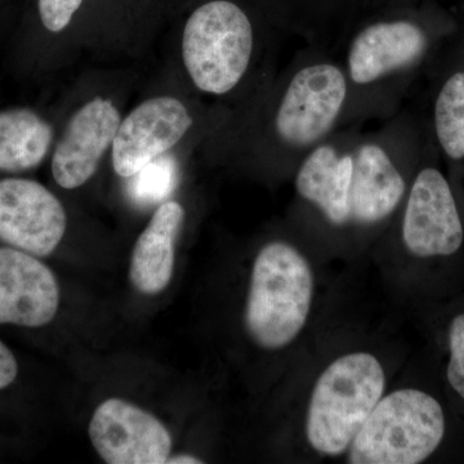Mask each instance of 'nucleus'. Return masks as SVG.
<instances>
[{"label": "nucleus", "mask_w": 464, "mask_h": 464, "mask_svg": "<svg viewBox=\"0 0 464 464\" xmlns=\"http://www.w3.org/2000/svg\"><path fill=\"white\" fill-rule=\"evenodd\" d=\"M346 76L331 52L307 45L255 96L230 133L268 176L290 177L308 152L344 127Z\"/></svg>", "instance_id": "1"}, {"label": "nucleus", "mask_w": 464, "mask_h": 464, "mask_svg": "<svg viewBox=\"0 0 464 464\" xmlns=\"http://www.w3.org/2000/svg\"><path fill=\"white\" fill-rule=\"evenodd\" d=\"M456 18L432 7L383 0L348 29L334 56L348 87L344 127L386 121L415 79L456 35Z\"/></svg>", "instance_id": "2"}, {"label": "nucleus", "mask_w": 464, "mask_h": 464, "mask_svg": "<svg viewBox=\"0 0 464 464\" xmlns=\"http://www.w3.org/2000/svg\"><path fill=\"white\" fill-rule=\"evenodd\" d=\"M271 42L266 41L249 12L234 0H207L194 9L182 32L183 67L195 90L208 96L227 99L257 82L265 87L275 78Z\"/></svg>", "instance_id": "3"}, {"label": "nucleus", "mask_w": 464, "mask_h": 464, "mask_svg": "<svg viewBox=\"0 0 464 464\" xmlns=\"http://www.w3.org/2000/svg\"><path fill=\"white\" fill-rule=\"evenodd\" d=\"M429 140L426 121L402 109L377 130L360 132L351 181L353 227L371 230L398 216Z\"/></svg>", "instance_id": "4"}, {"label": "nucleus", "mask_w": 464, "mask_h": 464, "mask_svg": "<svg viewBox=\"0 0 464 464\" xmlns=\"http://www.w3.org/2000/svg\"><path fill=\"white\" fill-rule=\"evenodd\" d=\"M315 276L306 256L288 240L266 243L253 262L244 324L265 351L289 347L313 308Z\"/></svg>", "instance_id": "5"}, {"label": "nucleus", "mask_w": 464, "mask_h": 464, "mask_svg": "<svg viewBox=\"0 0 464 464\" xmlns=\"http://www.w3.org/2000/svg\"><path fill=\"white\" fill-rule=\"evenodd\" d=\"M384 390L386 372L373 353L337 357L317 378L308 401L304 433L311 449L323 457L347 453Z\"/></svg>", "instance_id": "6"}, {"label": "nucleus", "mask_w": 464, "mask_h": 464, "mask_svg": "<svg viewBox=\"0 0 464 464\" xmlns=\"http://www.w3.org/2000/svg\"><path fill=\"white\" fill-rule=\"evenodd\" d=\"M449 411L439 395L405 387L383 395L347 450L353 464H418L431 459L449 436Z\"/></svg>", "instance_id": "7"}, {"label": "nucleus", "mask_w": 464, "mask_h": 464, "mask_svg": "<svg viewBox=\"0 0 464 464\" xmlns=\"http://www.w3.org/2000/svg\"><path fill=\"white\" fill-rule=\"evenodd\" d=\"M438 154L430 134L398 213L400 239L420 265L456 267L463 255L464 222L453 186L436 161Z\"/></svg>", "instance_id": "8"}, {"label": "nucleus", "mask_w": 464, "mask_h": 464, "mask_svg": "<svg viewBox=\"0 0 464 464\" xmlns=\"http://www.w3.org/2000/svg\"><path fill=\"white\" fill-rule=\"evenodd\" d=\"M362 125H347L308 152L293 174L295 197L329 227L344 230L351 221L353 151Z\"/></svg>", "instance_id": "9"}, {"label": "nucleus", "mask_w": 464, "mask_h": 464, "mask_svg": "<svg viewBox=\"0 0 464 464\" xmlns=\"http://www.w3.org/2000/svg\"><path fill=\"white\" fill-rule=\"evenodd\" d=\"M197 118L183 101L160 96L146 100L119 125L112 142V167L121 179H132L188 136Z\"/></svg>", "instance_id": "10"}, {"label": "nucleus", "mask_w": 464, "mask_h": 464, "mask_svg": "<svg viewBox=\"0 0 464 464\" xmlns=\"http://www.w3.org/2000/svg\"><path fill=\"white\" fill-rule=\"evenodd\" d=\"M66 227L65 208L42 183L0 181V241L35 257H47L60 246Z\"/></svg>", "instance_id": "11"}, {"label": "nucleus", "mask_w": 464, "mask_h": 464, "mask_svg": "<svg viewBox=\"0 0 464 464\" xmlns=\"http://www.w3.org/2000/svg\"><path fill=\"white\" fill-rule=\"evenodd\" d=\"M90 439L109 464H163L172 451V436L155 415L125 400L99 405L90 423Z\"/></svg>", "instance_id": "12"}, {"label": "nucleus", "mask_w": 464, "mask_h": 464, "mask_svg": "<svg viewBox=\"0 0 464 464\" xmlns=\"http://www.w3.org/2000/svg\"><path fill=\"white\" fill-rule=\"evenodd\" d=\"M121 123V111L102 97L88 101L72 116L52 157V174L60 188L74 190L90 181Z\"/></svg>", "instance_id": "13"}, {"label": "nucleus", "mask_w": 464, "mask_h": 464, "mask_svg": "<svg viewBox=\"0 0 464 464\" xmlns=\"http://www.w3.org/2000/svg\"><path fill=\"white\" fill-rule=\"evenodd\" d=\"M60 286L35 256L0 246V324L41 328L57 315Z\"/></svg>", "instance_id": "14"}, {"label": "nucleus", "mask_w": 464, "mask_h": 464, "mask_svg": "<svg viewBox=\"0 0 464 464\" xmlns=\"http://www.w3.org/2000/svg\"><path fill=\"white\" fill-rule=\"evenodd\" d=\"M427 72L433 76L431 116L426 121L439 154L464 160V34L458 29Z\"/></svg>", "instance_id": "15"}, {"label": "nucleus", "mask_w": 464, "mask_h": 464, "mask_svg": "<svg viewBox=\"0 0 464 464\" xmlns=\"http://www.w3.org/2000/svg\"><path fill=\"white\" fill-rule=\"evenodd\" d=\"M382 0H274L273 21L310 47L334 54L348 29Z\"/></svg>", "instance_id": "16"}, {"label": "nucleus", "mask_w": 464, "mask_h": 464, "mask_svg": "<svg viewBox=\"0 0 464 464\" xmlns=\"http://www.w3.org/2000/svg\"><path fill=\"white\" fill-rule=\"evenodd\" d=\"M185 221V209L177 201L158 208L148 227L136 241L130 258V279L137 292L155 295L172 280L176 241Z\"/></svg>", "instance_id": "17"}, {"label": "nucleus", "mask_w": 464, "mask_h": 464, "mask_svg": "<svg viewBox=\"0 0 464 464\" xmlns=\"http://www.w3.org/2000/svg\"><path fill=\"white\" fill-rule=\"evenodd\" d=\"M52 141L51 125L33 110L0 112V172L34 169L47 157Z\"/></svg>", "instance_id": "18"}, {"label": "nucleus", "mask_w": 464, "mask_h": 464, "mask_svg": "<svg viewBox=\"0 0 464 464\" xmlns=\"http://www.w3.org/2000/svg\"><path fill=\"white\" fill-rule=\"evenodd\" d=\"M444 326L447 364L444 382L449 396L464 413V302L448 314Z\"/></svg>", "instance_id": "19"}, {"label": "nucleus", "mask_w": 464, "mask_h": 464, "mask_svg": "<svg viewBox=\"0 0 464 464\" xmlns=\"http://www.w3.org/2000/svg\"><path fill=\"white\" fill-rule=\"evenodd\" d=\"M132 179L130 191L137 203H158L172 192L176 169L169 159L161 157L134 174Z\"/></svg>", "instance_id": "20"}, {"label": "nucleus", "mask_w": 464, "mask_h": 464, "mask_svg": "<svg viewBox=\"0 0 464 464\" xmlns=\"http://www.w3.org/2000/svg\"><path fill=\"white\" fill-rule=\"evenodd\" d=\"M83 0H38L39 16L51 33H61L72 23Z\"/></svg>", "instance_id": "21"}, {"label": "nucleus", "mask_w": 464, "mask_h": 464, "mask_svg": "<svg viewBox=\"0 0 464 464\" xmlns=\"http://www.w3.org/2000/svg\"><path fill=\"white\" fill-rule=\"evenodd\" d=\"M18 364L16 357L2 341H0V391L7 389L16 380Z\"/></svg>", "instance_id": "22"}, {"label": "nucleus", "mask_w": 464, "mask_h": 464, "mask_svg": "<svg viewBox=\"0 0 464 464\" xmlns=\"http://www.w3.org/2000/svg\"><path fill=\"white\" fill-rule=\"evenodd\" d=\"M167 463L172 464H201L204 463V460H201L200 458L194 456H188V454H182V456H176L172 458H168Z\"/></svg>", "instance_id": "23"}, {"label": "nucleus", "mask_w": 464, "mask_h": 464, "mask_svg": "<svg viewBox=\"0 0 464 464\" xmlns=\"http://www.w3.org/2000/svg\"><path fill=\"white\" fill-rule=\"evenodd\" d=\"M457 25H458V29H459L460 32H462L464 34V20L462 21V23H457Z\"/></svg>", "instance_id": "24"}]
</instances>
